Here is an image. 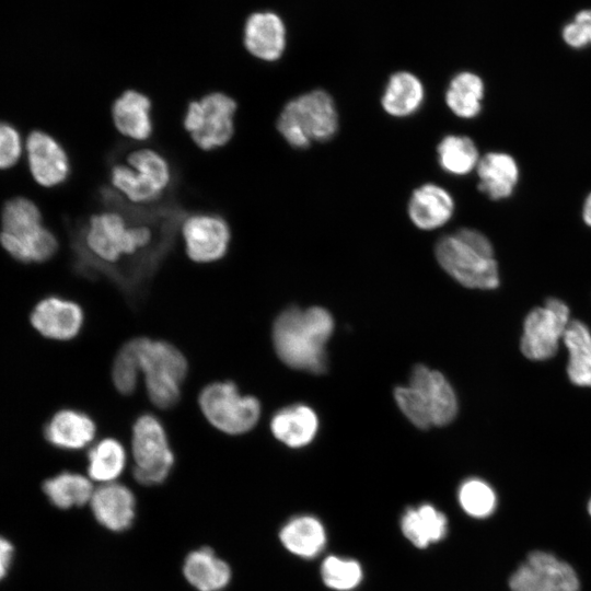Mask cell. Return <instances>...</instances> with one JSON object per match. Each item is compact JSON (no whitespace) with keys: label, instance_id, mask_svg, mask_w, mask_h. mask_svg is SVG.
Here are the masks:
<instances>
[{"label":"cell","instance_id":"19","mask_svg":"<svg viewBox=\"0 0 591 591\" xmlns=\"http://www.w3.org/2000/svg\"><path fill=\"white\" fill-rule=\"evenodd\" d=\"M183 575L197 591H222L231 581L232 570L211 548L200 547L185 557Z\"/></svg>","mask_w":591,"mask_h":591},{"label":"cell","instance_id":"39","mask_svg":"<svg viewBox=\"0 0 591 591\" xmlns=\"http://www.w3.org/2000/svg\"><path fill=\"white\" fill-rule=\"evenodd\" d=\"M22 142L19 131L8 123H0V170L13 166L20 159Z\"/></svg>","mask_w":591,"mask_h":591},{"label":"cell","instance_id":"41","mask_svg":"<svg viewBox=\"0 0 591 591\" xmlns=\"http://www.w3.org/2000/svg\"><path fill=\"white\" fill-rule=\"evenodd\" d=\"M582 217H583L584 222L589 227H591V193L588 195V197L584 200Z\"/></svg>","mask_w":591,"mask_h":591},{"label":"cell","instance_id":"32","mask_svg":"<svg viewBox=\"0 0 591 591\" xmlns=\"http://www.w3.org/2000/svg\"><path fill=\"white\" fill-rule=\"evenodd\" d=\"M1 222V232L12 236H22L43 227L39 209L25 197H16L5 202Z\"/></svg>","mask_w":591,"mask_h":591},{"label":"cell","instance_id":"33","mask_svg":"<svg viewBox=\"0 0 591 591\" xmlns=\"http://www.w3.org/2000/svg\"><path fill=\"white\" fill-rule=\"evenodd\" d=\"M109 177L115 189L132 204L150 205L162 197V194L143 182L127 163H114Z\"/></svg>","mask_w":591,"mask_h":591},{"label":"cell","instance_id":"11","mask_svg":"<svg viewBox=\"0 0 591 591\" xmlns=\"http://www.w3.org/2000/svg\"><path fill=\"white\" fill-rule=\"evenodd\" d=\"M182 235L188 257L196 263L221 259L231 240L228 222L215 213L188 216L183 220Z\"/></svg>","mask_w":591,"mask_h":591},{"label":"cell","instance_id":"15","mask_svg":"<svg viewBox=\"0 0 591 591\" xmlns=\"http://www.w3.org/2000/svg\"><path fill=\"white\" fill-rule=\"evenodd\" d=\"M90 507L95 520L105 529L121 532L136 517V498L125 485L113 482L94 488Z\"/></svg>","mask_w":591,"mask_h":591},{"label":"cell","instance_id":"7","mask_svg":"<svg viewBox=\"0 0 591 591\" xmlns=\"http://www.w3.org/2000/svg\"><path fill=\"white\" fill-rule=\"evenodd\" d=\"M134 478L141 485L163 483L170 475L175 457L163 424L152 414L137 417L131 430Z\"/></svg>","mask_w":591,"mask_h":591},{"label":"cell","instance_id":"5","mask_svg":"<svg viewBox=\"0 0 591 591\" xmlns=\"http://www.w3.org/2000/svg\"><path fill=\"white\" fill-rule=\"evenodd\" d=\"M149 399L159 408L177 404L187 375L185 356L174 345L148 337L132 338Z\"/></svg>","mask_w":591,"mask_h":591},{"label":"cell","instance_id":"8","mask_svg":"<svg viewBox=\"0 0 591 591\" xmlns=\"http://www.w3.org/2000/svg\"><path fill=\"white\" fill-rule=\"evenodd\" d=\"M235 101L221 92H211L188 103L183 124L202 150L228 143L234 131Z\"/></svg>","mask_w":591,"mask_h":591},{"label":"cell","instance_id":"36","mask_svg":"<svg viewBox=\"0 0 591 591\" xmlns=\"http://www.w3.org/2000/svg\"><path fill=\"white\" fill-rule=\"evenodd\" d=\"M323 582L331 589L347 591L356 588L362 580V568L354 559L328 556L321 566Z\"/></svg>","mask_w":591,"mask_h":591},{"label":"cell","instance_id":"13","mask_svg":"<svg viewBox=\"0 0 591 591\" xmlns=\"http://www.w3.org/2000/svg\"><path fill=\"white\" fill-rule=\"evenodd\" d=\"M83 321V310L77 302L54 296L40 300L31 314L33 327L44 337L55 340L74 338Z\"/></svg>","mask_w":591,"mask_h":591},{"label":"cell","instance_id":"9","mask_svg":"<svg viewBox=\"0 0 591 591\" xmlns=\"http://www.w3.org/2000/svg\"><path fill=\"white\" fill-rule=\"evenodd\" d=\"M570 321L569 308L557 298L532 309L524 318L521 335L520 349L524 357L533 361L554 357Z\"/></svg>","mask_w":591,"mask_h":591},{"label":"cell","instance_id":"22","mask_svg":"<svg viewBox=\"0 0 591 591\" xmlns=\"http://www.w3.org/2000/svg\"><path fill=\"white\" fill-rule=\"evenodd\" d=\"M318 421L305 405H292L278 410L270 420L274 437L290 448L310 443L316 434Z\"/></svg>","mask_w":591,"mask_h":591},{"label":"cell","instance_id":"1","mask_svg":"<svg viewBox=\"0 0 591 591\" xmlns=\"http://www.w3.org/2000/svg\"><path fill=\"white\" fill-rule=\"evenodd\" d=\"M101 201L104 209L73 236L76 268L91 278L104 276L135 296L171 250L183 211L174 205L141 207L111 187L101 189Z\"/></svg>","mask_w":591,"mask_h":591},{"label":"cell","instance_id":"14","mask_svg":"<svg viewBox=\"0 0 591 591\" xmlns=\"http://www.w3.org/2000/svg\"><path fill=\"white\" fill-rule=\"evenodd\" d=\"M30 171L44 187L63 183L70 172L68 155L61 144L50 135L35 130L26 140Z\"/></svg>","mask_w":591,"mask_h":591},{"label":"cell","instance_id":"26","mask_svg":"<svg viewBox=\"0 0 591 591\" xmlns=\"http://www.w3.org/2000/svg\"><path fill=\"white\" fill-rule=\"evenodd\" d=\"M568 350L567 374L577 386L591 387V331L579 320H571L563 338Z\"/></svg>","mask_w":591,"mask_h":591},{"label":"cell","instance_id":"42","mask_svg":"<svg viewBox=\"0 0 591 591\" xmlns=\"http://www.w3.org/2000/svg\"><path fill=\"white\" fill-rule=\"evenodd\" d=\"M588 511H589V513L591 515V499L589 500V503H588Z\"/></svg>","mask_w":591,"mask_h":591},{"label":"cell","instance_id":"30","mask_svg":"<svg viewBox=\"0 0 591 591\" xmlns=\"http://www.w3.org/2000/svg\"><path fill=\"white\" fill-rule=\"evenodd\" d=\"M2 247L16 260L22 263H42L49 259L57 251L55 235L44 225L23 236H11L0 232Z\"/></svg>","mask_w":591,"mask_h":591},{"label":"cell","instance_id":"2","mask_svg":"<svg viewBox=\"0 0 591 591\" xmlns=\"http://www.w3.org/2000/svg\"><path fill=\"white\" fill-rule=\"evenodd\" d=\"M334 329L329 312L320 306H292L273 326V341L280 360L292 369L311 373L326 370L325 346Z\"/></svg>","mask_w":591,"mask_h":591},{"label":"cell","instance_id":"40","mask_svg":"<svg viewBox=\"0 0 591 591\" xmlns=\"http://www.w3.org/2000/svg\"><path fill=\"white\" fill-rule=\"evenodd\" d=\"M14 547L12 543L0 535V581L7 576L13 559Z\"/></svg>","mask_w":591,"mask_h":591},{"label":"cell","instance_id":"20","mask_svg":"<svg viewBox=\"0 0 591 591\" xmlns=\"http://www.w3.org/2000/svg\"><path fill=\"white\" fill-rule=\"evenodd\" d=\"M117 130L135 140H147L153 130L150 99L135 90L124 92L112 106Z\"/></svg>","mask_w":591,"mask_h":591},{"label":"cell","instance_id":"17","mask_svg":"<svg viewBox=\"0 0 591 591\" xmlns=\"http://www.w3.org/2000/svg\"><path fill=\"white\" fill-rule=\"evenodd\" d=\"M454 201L450 193L436 184L417 187L408 201V216L420 230H434L444 225L452 217Z\"/></svg>","mask_w":591,"mask_h":591},{"label":"cell","instance_id":"21","mask_svg":"<svg viewBox=\"0 0 591 591\" xmlns=\"http://www.w3.org/2000/svg\"><path fill=\"white\" fill-rule=\"evenodd\" d=\"M476 170L479 190L493 200L511 196L519 181V167L508 153H486L479 159Z\"/></svg>","mask_w":591,"mask_h":591},{"label":"cell","instance_id":"18","mask_svg":"<svg viewBox=\"0 0 591 591\" xmlns=\"http://www.w3.org/2000/svg\"><path fill=\"white\" fill-rule=\"evenodd\" d=\"M94 420L85 413L65 408L55 413L44 429L46 440L61 450H80L93 441Z\"/></svg>","mask_w":591,"mask_h":591},{"label":"cell","instance_id":"27","mask_svg":"<svg viewBox=\"0 0 591 591\" xmlns=\"http://www.w3.org/2000/svg\"><path fill=\"white\" fill-rule=\"evenodd\" d=\"M43 490L55 507L70 509L90 502L94 487L90 477L74 472H61L47 478Z\"/></svg>","mask_w":591,"mask_h":591},{"label":"cell","instance_id":"16","mask_svg":"<svg viewBox=\"0 0 591 591\" xmlns=\"http://www.w3.org/2000/svg\"><path fill=\"white\" fill-rule=\"evenodd\" d=\"M287 31L281 18L270 11L255 12L244 27V45L255 57L276 61L286 48Z\"/></svg>","mask_w":591,"mask_h":591},{"label":"cell","instance_id":"34","mask_svg":"<svg viewBox=\"0 0 591 591\" xmlns=\"http://www.w3.org/2000/svg\"><path fill=\"white\" fill-rule=\"evenodd\" d=\"M126 163L161 194L171 184L170 164L154 150L139 149L132 151L128 154Z\"/></svg>","mask_w":591,"mask_h":591},{"label":"cell","instance_id":"28","mask_svg":"<svg viewBox=\"0 0 591 591\" xmlns=\"http://www.w3.org/2000/svg\"><path fill=\"white\" fill-rule=\"evenodd\" d=\"M484 92L485 85L478 74L462 71L451 79L445 92V102L457 117L474 118L482 111Z\"/></svg>","mask_w":591,"mask_h":591},{"label":"cell","instance_id":"37","mask_svg":"<svg viewBox=\"0 0 591 591\" xmlns=\"http://www.w3.org/2000/svg\"><path fill=\"white\" fill-rule=\"evenodd\" d=\"M140 373L134 340L130 339L120 347L113 362L112 380L115 389L123 395L132 394L137 387Z\"/></svg>","mask_w":591,"mask_h":591},{"label":"cell","instance_id":"6","mask_svg":"<svg viewBox=\"0 0 591 591\" xmlns=\"http://www.w3.org/2000/svg\"><path fill=\"white\" fill-rule=\"evenodd\" d=\"M198 404L210 425L232 436L248 432L260 417L259 401L242 394L231 381L206 385L199 393Z\"/></svg>","mask_w":591,"mask_h":591},{"label":"cell","instance_id":"23","mask_svg":"<svg viewBox=\"0 0 591 591\" xmlns=\"http://www.w3.org/2000/svg\"><path fill=\"white\" fill-rule=\"evenodd\" d=\"M425 99L422 82L414 73H393L381 99L383 109L394 117H407L416 113Z\"/></svg>","mask_w":591,"mask_h":591},{"label":"cell","instance_id":"25","mask_svg":"<svg viewBox=\"0 0 591 591\" xmlns=\"http://www.w3.org/2000/svg\"><path fill=\"white\" fill-rule=\"evenodd\" d=\"M401 529L413 545L426 548L444 537L448 521L441 511L425 503L405 511L401 520Z\"/></svg>","mask_w":591,"mask_h":591},{"label":"cell","instance_id":"10","mask_svg":"<svg viewBox=\"0 0 591 591\" xmlns=\"http://www.w3.org/2000/svg\"><path fill=\"white\" fill-rule=\"evenodd\" d=\"M512 591H579L573 568L556 556L531 553L509 579Z\"/></svg>","mask_w":591,"mask_h":591},{"label":"cell","instance_id":"3","mask_svg":"<svg viewBox=\"0 0 591 591\" xmlns=\"http://www.w3.org/2000/svg\"><path fill=\"white\" fill-rule=\"evenodd\" d=\"M434 255L440 266L466 288L493 290L499 286L494 247L475 229L462 228L443 235L436 243Z\"/></svg>","mask_w":591,"mask_h":591},{"label":"cell","instance_id":"35","mask_svg":"<svg viewBox=\"0 0 591 591\" xmlns=\"http://www.w3.org/2000/svg\"><path fill=\"white\" fill-rule=\"evenodd\" d=\"M459 501L468 515L483 519L495 511L497 497L495 490L485 480L470 478L460 487Z\"/></svg>","mask_w":591,"mask_h":591},{"label":"cell","instance_id":"4","mask_svg":"<svg viewBox=\"0 0 591 591\" xmlns=\"http://www.w3.org/2000/svg\"><path fill=\"white\" fill-rule=\"evenodd\" d=\"M277 129L296 149H304L314 141H327L338 129V114L333 97L316 89L290 100L277 120Z\"/></svg>","mask_w":591,"mask_h":591},{"label":"cell","instance_id":"31","mask_svg":"<svg viewBox=\"0 0 591 591\" xmlns=\"http://www.w3.org/2000/svg\"><path fill=\"white\" fill-rule=\"evenodd\" d=\"M440 166L453 175H465L473 171L479 161L474 141L466 136L449 135L437 147Z\"/></svg>","mask_w":591,"mask_h":591},{"label":"cell","instance_id":"38","mask_svg":"<svg viewBox=\"0 0 591 591\" xmlns=\"http://www.w3.org/2000/svg\"><path fill=\"white\" fill-rule=\"evenodd\" d=\"M564 42L571 48H583L591 44V9L579 11L561 30Z\"/></svg>","mask_w":591,"mask_h":591},{"label":"cell","instance_id":"24","mask_svg":"<svg viewBox=\"0 0 591 591\" xmlns=\"http://www.w3.org/2000/svg\"><path fill=\"white\" fill-rule=\"evenodd\" d=\"M279 540L291 554L302 558H312L320 554L326 544L323 524L311 515L290 519L280 529Z\"/></svg>","mask_w":591,"mask_h":591},{"label":"cell","instance_id":"12","mask_svg":"<svg viewBox=\"0 0 591 591\" xmlns=\"http://www.w3.org/2000/svg\"><path fill=\"white\" fill-rule=\"evenodd\" d=\"M409 386L427 412L432 426L450 424L457 413L455 393L444 375L422 364L414 367Z\"/></svg>","mask_w":591,"mask_h":591},{"label":"cell","instance_id":"29","mask_svg":"<svg viewBox=\"0 0 591 591\" xmlns=\"http://www.w3.org/2000/svg\"><path fill=\"white\" fill-rule=\"evenodd\" d=\"M126 450L114 438H104L88 452V474L90 479L101 484L116 482L125 470Z\"/></svg>","mask_w":591,"mask_h":591}]
</instances>
